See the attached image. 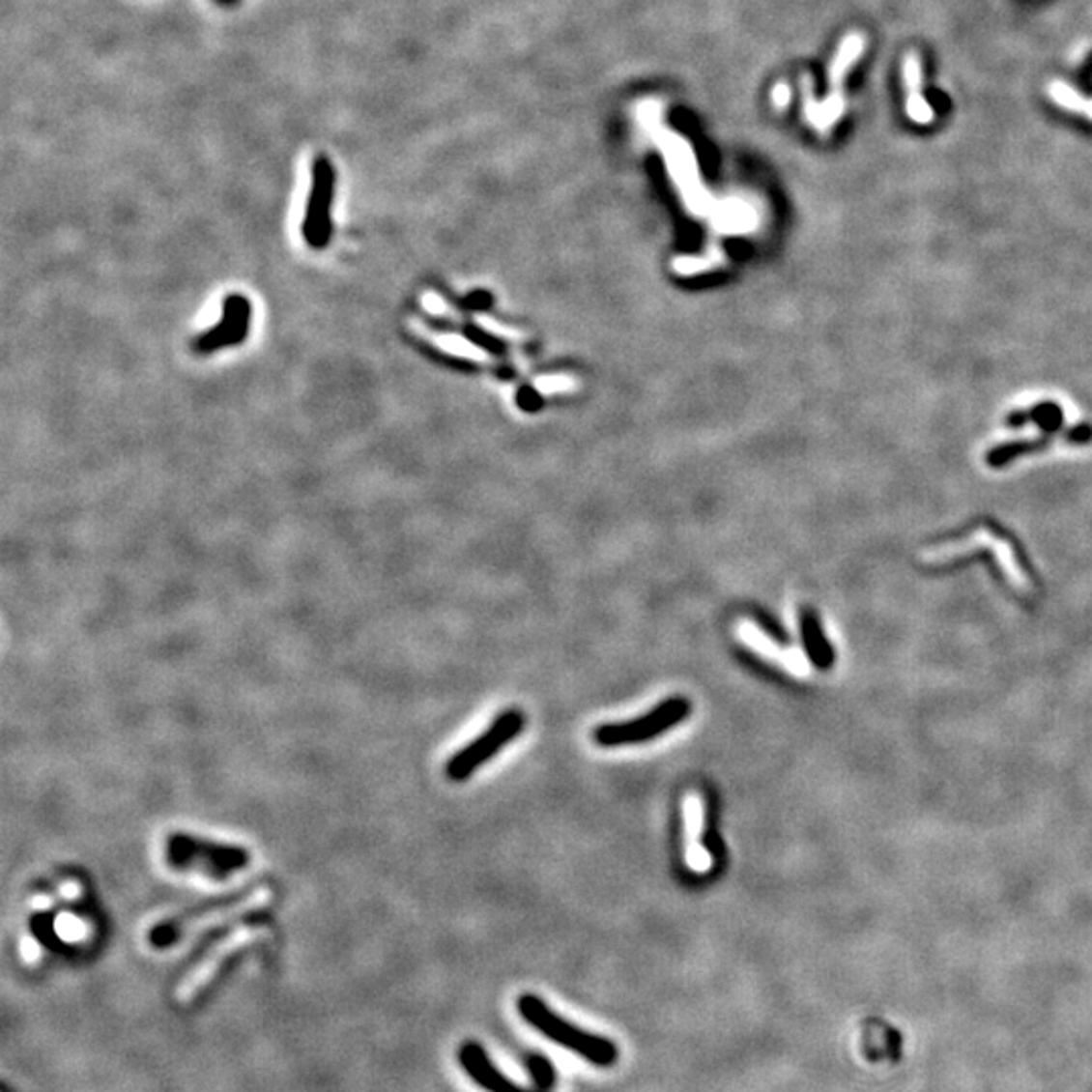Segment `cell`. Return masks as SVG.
I'll return each instance as SVG.
<instances>
[{"label": "cell", "mask_w": 1092, "mask_h": 1092, "mask_svg": "<svg viewBox=\"0 0 1092 1092\" xmlns=\"http://www.w3.org/2000/svg\"><path fill=\"white\" fill-rule=\"evenodd\" d=\"M518 1014L534 1030H538L546 1040L566 1048L585 1062L593 1064L597 1068H611L619 1060V1048L616 1042H611L605 1036L581 1030L579 1025L571 1023L559 1016L555 1010L546 1006L544 999L532 993H524L516 1001Z\"/></svg>", "instance_id": "1"}, {"label": "cell", "mask_w": 1092, "mask_h": 1092, "mask_svg": "<svg viewBox=\"0 0 1092 1092\" xmlns=\"http://www.w3.org/2000/svg\"><path fill=\"white\" fill-rule=\"evenodd\" d=\"M164 851L174 870L196 872L215 880H225L249 864L247 849L190 834H170Z\"/></svg>", "instance_id": "2"}, {"label": "cell", "mask_w": 1092, "mask_h": 1092, "mask_svg": "<svg viewBox=\"0 0 1092 1092\" xmlns=\"http://www.w3.org/2000/svg\"><path fill=\"white\" fill-rule=\"evenodd\" d=\"M270 901H272V892L266 886L253 888L251 892H245V894H235V897L213 903L207 908L192 910V912H187L183 916H177V919H172V921L160 923L158 927L152 929L150 941H152V945H157V947H170L174 943L183 941V938H187L194 933H201L209 927L242 919V916H245L253 910L264 908Z\"/></svg>", "instance_id": "3"}, {"label": "cell", "mask_w": 1092, "mask_h": 1092, "mask_svg": "<svg viewBox=\"0 0 1092 1092\" xmlns=\"http://www.w3.org/2000/svg\"><path fill=\"white\" fill-rule=\"evenodd\" d=\"M692 712V703L684 696H672L668 701L655 704L649 712L625 720V723H609L593 731V740L599 747L614 749L640 745L666 734L675 725H682Z\"/></svg>", "instance_id": "4"}, {"label": "cell", "mask_w": 1092, "mask_h": 1092, "mask_svg": "<svg viewBox=\"0 0 1092 1092\" xmlns=\"http://www.w3.org/2000/svg\"><path fill=\"white\" fill-rule=\"evenodd\" d=\"M524 729V714L520 710H506L494 718V723L486 733L474 738L470 745L457 751L449 761L445 773L451 781L470 779L482 764L496 757L512 738H516Z\"/></svg>", "instance_id": "5"}, {"label": "cell", "mask_w": 1092, "mask_h": 1092, "mask_svg": "<svg viewBox=\"0 0 1092 1092\" xmlns=\"http://www.w3.org/2000/svg\"><path fill=\"white\" fill-rule=\"evenodd\" d=\"M334 185L336 170L330 158L318 155L312 164V187L302 221V235L312 249H324L330 244Z\"/></svg>", "instance_id": "6"}, {"label": "cell", "mask_w": 1092, "mask_h": 1092, "mask_svg": "<svg viewBox=\"0 0 1092 1092\" xmlns=\"http://www.w3.org/2000/svg\"><path fill=\"white\" fill-rule=\"evenodd\" d=\"M259 934H261V929H259V927H249V925H245V927L233 929L227 936L221 938V941H216V943L211 947V951H209V953L199 961V963H196V965L190 969V973L179 983V988H177V999L183 1001V1003L190 1001V999H192L196 993H199V991L207 986V983L218 973V969H221L225 959H229L235 951H239L242 947L253 943Z\"/></svg>", "instance_id": "7"}, {"label": "cell", "mask_w": 1092, "mask_h": 1092, "mask_svg": "<svg viewBox=\"0 0 1092 1092\" xmlns=\"http://www.w3.org/2000/svg\"><path fill=\"white\" fill-rule=\"evenodd\" d=\"M251 303L242 294H231L223 300V316L211 330L194 340L192 348L199 355H211L221 348L242 344L249 334Z\"/></svg>", "instance_id": "8"}, {"label": "cell", "mask_w": 1092, "mask_h": 1092, "mask_svg": "<svg viewBox=\"0 0 1092 1092\" xmlns=\"http://www.w3.org/2000/svg\"><path fill=\"white\" fill-rule=\"evenodd\" d=\"M460 1064L468 1077L486 1092H538L534 1088H524L510 1080L504 1073H500L488 1052L477 1042H466L460 1048Z\"/></svg>", "instance_id": "9"}, {"label": "cell", "mask_w": 1092, "mask_h": 1092, "mask_svg": "<svg viewBox=\"0 0 1092 1092\" xmlns=\"http://www.w3.org/2000/svg\"><path fill=\"white\" fill-rule=\"evenodd\" d=\"M903 81H905V90H906V100H905L906 116L914 124H923V126L931 124L934 114H933L931 103L925 100V94L921 92L923 72H921V61H919V57H916V53H908L903 61Z\"/></svg>", "instance_id": "10"}, {"label": "cell", "mask_w": 1092, "mask_h": 1092, "mask_svg": "<svg viewBox=\"0 0 1092 1092\" xmlns=\"http://www.w3.org/2000/svg\"><path fill=\"white\" fill-rule=\"evenodd\" d=\"M801 638H803L807 658L812 660V664L816 668L825 670V668L832 666L834 651H832V647H829L818 619L810 614H805L801 618Z\"/></svg>", "instance_id": "11"}, {"label": "cell", "mask_w": 1092, "mask_h": 1092, "mask_svg": "<svg viewBox=\"0 0 1092 1092\" xmlns=\"http://www.w3.org/2000/svg\"><path fill=\"white\" fill-rule=\"evenodd\" d=\"M1048 94H1050L1052 101L1058 103L1060 107L1070 109V112H1078L1088 120H1092V100L1078 94L1075 87H1070L1062 81H1054L1050 83V87H1048Z\"/></svg>", "instance_id": "12"}, {"label": "cell", "mask_w": 1092, "mask_h": 1092, "mask_svg": "<svg viewBox=\"0 0 1092 1092\" xmlns=\"http://www.w3.org/2000/svg\"><path fill=\"white\" fill-rule=\"evenodd\" d=\"M527 1070L532 1080V1088L538 1092H553L557 1086V1070L553 1062L544 1054L531 1052L527 1056Z\"/></svg>", "instance_id": "13"}, {"label": "cell", "mask_w": 1092, "mask_h": 1092, "mask_svg": "<svg viewBox=\"0 0 1092 1092\" xmlns=\"http://www.w3.org/2000/svg\"><path fill=\"white\" fill-rule=\"evenodd\" d=\"M215 3H216V5H218V7H225V9H231V7H237V5H239V0H215Z\"/></svg>", "instance_id": "14"}]
</instances>
